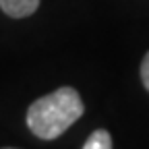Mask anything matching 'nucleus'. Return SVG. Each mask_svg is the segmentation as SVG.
I'll use <instances>...</instances> for the list:
<instances>
[{"label": "nucleus", "mask_w": 149, "mask_h": 149, "mask_svg": "<svg viewBox=\"0 0 149 149\" xmlns=\"http://www.w3.org/2000/svg\"><path fill=\"white\" fill-rule=\"evenodd\" d=\"M85 112L77 89L60 87L48 95L35 100L27 110L29 130L44 141H54L77 122Z\"/></svg>", "instance_id": "obj_1"}, {"label": "nucleus", "mask_w": 149, "mask_h": 149, "mask_svg": "<svg viewBox=\"0 0 149 149\" xmlns=\"http://www.w3.org/2000/svg\"><path fill=\"white\" fill-rule=\"evenodd\" d=\"M40 0H0V8L13 19H23L37 10Z\"/></svg>", "instance_id": "obj_2"}, {"label": "nucleus", "mask_w": 149, "mask_h": 149, "mask_svg": "<svg viewBox=\"0 0 149 149\" xmlns=\"http://www.w3.org/2000/svg\"><path fill=\"white\" fill-rule=\"evenodd\" d=\"M83 149H114L112 147V135L106 128H97L87 137Z\"/></svg>", "instance_id": "obj_3"}, {"label": "nucleus", "mask_w": 149, "mask_h": 149, "mask_svg": "<svg viewBox=\"0 0 149 149\" xmlns=\"http://www.w3.org/2000/svg\"><path fill=\"white\" fill-rule=\"evenodd\" d=\"M141 81H143V87L149 91V52L145 54V58L141 62Z\"/></svg>", "instance_id": "obj_4"}, {"label": "nucleus", "mask_w": 149, "mask_h": 149, "mask_svg": "<svg viewBox=\"0 0 149 149\" xmlns=\"http://www.w3.org/2000/svg\"><path fill=\"white\" fill-rule=\"evenodd\" d=\"M2 149H17V147H2Z\"/></svg>", "instance_id": "obj_5"}]
</instances>
